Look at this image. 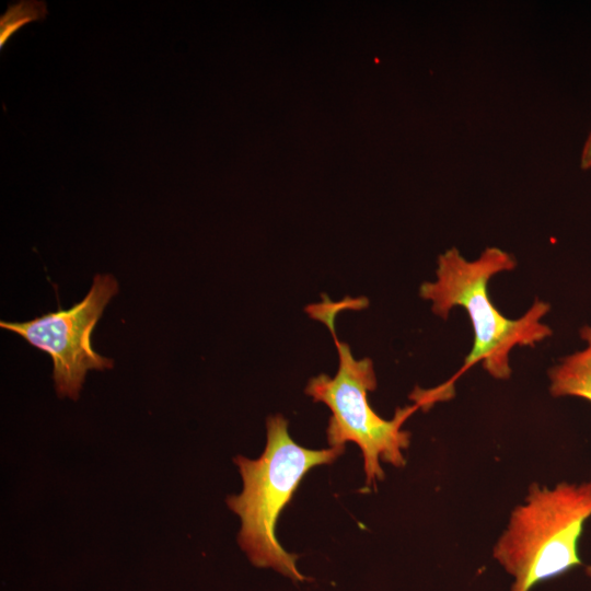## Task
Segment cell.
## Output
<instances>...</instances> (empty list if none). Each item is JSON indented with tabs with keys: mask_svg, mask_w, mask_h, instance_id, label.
I'll list each match as a JSON object with an SVG mask.
<instances>
[{
	"mask_svg": "<svg viewBox=\"0 0 591 591\" xmlns=\"http://www.w3.org/2000/svg\"><path fill=\"white\" fill-rule=\"evenodd\" d=\"M591 517V480L533 483L511 512L493 555L514 578L511 591H530L541 581L580 566L579 541Z\"/></svg>",
	"mask_w": 591,
	"mask_h": 591,
	"instance_id": "cell-3",
	"label": "cell"
},
{
	"mask_svg": "<svg viewBox=\"0 0 591 591\" xmlns=\"http://www.w3.org/2000/svg\"><path fill=\"white\" fill-rule=\"evenodd\" d=\"M331 329L338 354V369L334 376L312 378L305 393L314 402L324 403L332 415L326 430L331 447L355 442L363 456L367 486L384 479L380 461L396 467L405 465L403 450L409 447L410 433L402 429L405 420L419 407L417 404L398 408L392 419L379 416L370 406L368 394L376 387V376L370 358L356 359L349 346L338 340L334 329L335 314L317 316Z\"/></svg>",
	"mask_w": 591,
	"mask_h": 591,
	"instance_id": "cell-4",
	"label": "cell"
},
{
	"mask_svg": "<svg viewBox=\"0 0 591 591\" xmlns=\"http://www.w3.org/2000/svg\"><path fill=\"white\" fill-rule=\"evenodd\" d=\"M47 13L45 1L21 0L10 4L0 16V49L19 30L31 22L44 20Z\"/></svg>",
	"mask_w": 591,
	"mask_h": 591,
	"instance_id": "cell-7",
	"label": "cell"
},
{
	"mask_svg": "<svg viewBox=\"0 0 591 591\" xmlns=\"http://www.w3.org/2000/svg\"><path fill=\"white\" fill-rule=\"evenodd\" d=\"M344 451L345 447H301L291 439L288 420L275 415L267 419V442L259 459L234 457L243 489L230 496L227 503L241 519L237 541L255 566L271 567L294 580L304 579L296 566L298 556L279 544L276 524L305 474L317 465L331 464Z\"/></svg>",
	"mask_w": 591,
	"mask_h": 591,
	"instance_id": "cell-2",
	"label": "cell"
},
{
	"mask_svg": "<svg viewBox=\"0 0 591 591\" xmlns=\"http://www.w3.org/2000/svg\"><path fill=\"white\" fill-rule=\"evenodd\" d=\"M580 337L586 348L564 357L548 371L554 397L576 396L591 402V326L581 327Z\"/></svg>",
	"mask_w": 591,
	"mask_h": 591,
	"instance_id": "cell-6",
	"label": "cell"
},
{
	"mask_svg": "<svg viewBox=\"0 0 591 591\" xmlns=\"http://www.w3.org/2000/svg\"><path fill=\"white\" fill-rule=\"evenodd\" d=\"M580 166L582 170H588L591 167V130L581 152Z\"/></svg>",
	"mask_w": 591,
	"mask_h": 591,
	"instance_id": "cell-8",
	"label": "cell"
},
{
	"mask_svg": "<svg viewBox=\"0 0 591 591\" xmlns=\"http://www.w3.org/2000/svg\"><path fill=\"white\" fill-rule=\"evenodd\" d=\"M118 289V282L112 275L97 274L86 296L71 308L26 322L1 321L0 326L47 352L54 363L56 393L77 401L89 370L113 368L112 359L94 350L91 336Z\"/></svg>",
	"mask_w": 591,
	"mask_h": 591,
	"instance_id": "cell-5",
	"label": "cell"
},
{
	"mask_svg": "<svg viewBox=\"0 0 591 591\" xmlns=\"http://www.w3.org/2000/svg\"><path fill=\"white\" fill-rule=\"evenodd\" d=\"M517 260L499 247H487L473 260L452 247L437 260L436 280L426 281L419 296L431 302V311L447 320L453 308H463L471 321L474 340L455 379L478 362L493 378L509 379L510 352L515 346L534 347L552 335L542 322L551 305L535 300L520 317L511 320L494 305L488 292L489 280L497 274L513 270Z\"/></svg>",
	"mask_w": 591,
	"mask_h": 591,
	"instance_id": "cell-1",
	"label": "cell"
}]
</instances>
